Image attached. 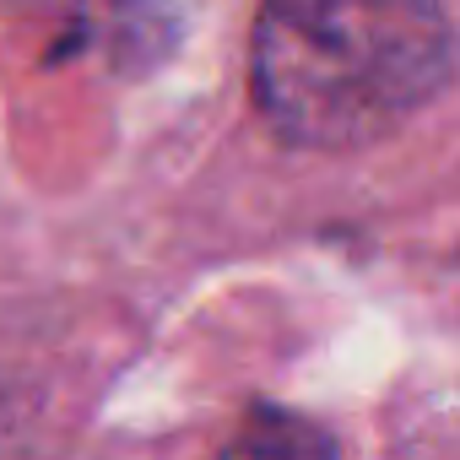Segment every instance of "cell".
<instances>
[{
    "mask_svg": "<svg viewBox=\"0 0 460 460\" xmlns=\"http://www.w3.org/2000/svg\"><path fill=\"white\" fill-rule=\"evenodd\" d=\"M455 39L438 0H271L250 93L277 141L358 152L401 130L444 82Z\"/></svg>",
    "mask_w": 460,
    "mask_h": 460,
    "instance_id": "obj_1",
    "label": "cell"
},
{
    "mask_svg": "<svg viewBox=\"0 0 460 460\" xmlns=\"http://www.w3.org/2000/svg\"><path fill=\"white\" fill-rule=\"evenodd\" d=\"M33 6L60 55L98 60L119 76L152 71L179 39L173 0H33Z\"/></svg>",
    "mask_w": 460,
    "mask_h": 460,
    "instance_id": "obj_2",
    "label": "cell"
}]
</instances>
